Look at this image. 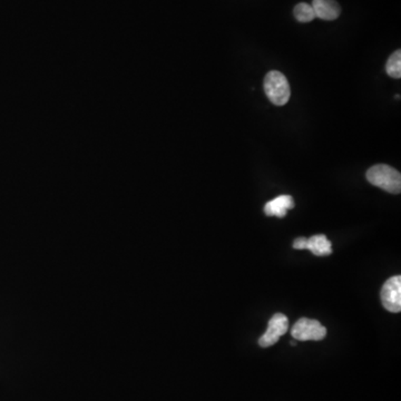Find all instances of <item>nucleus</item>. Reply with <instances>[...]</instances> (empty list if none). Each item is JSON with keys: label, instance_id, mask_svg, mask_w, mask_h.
<instances>
[{"label": "nucleus", "instance_id": "2", "mask_svg": "<svg viewBox=\"0 0 401 401\" xmlns=\"http://www.w3.org/2000/svg\"><path fill=\"white\" fill-rule=\"evenodd\" d=\"M265 91L267 98L276 106H284L291 96L289 82L278 70H271L265 78Z\"/></svg>", "mask_w": 401, "mask_h": 401}, {"label": "nucleus", "instance_id": "10", "mask_svg": "<svg viewBox=\"0 0 401 401\" xmlns=\"http://www.w3.org/2000/svg\"><path fill=\"white\" fill-rule=\"evenodd\" d=\"M386 72L393 78L401 77V51H396L388 59Z\"/></svg>", "mask_w": 401, "mask_h": 401}, {"label": "nucleus", "instance_id": "1", "mask_svg": "<svg viewBox=\"0 0 401 401\" xmlns=\"http://www.w3.org/2000/svg\"><path fill=\"white\" fill-rule=\"evenodd\" d=\"M367 179L374 186L386 192L399 194L401 191V175L397 170L386 164L372 166L367 172Z\"/></svg>", "mask_w": 401, "mask_h": 401}, {"label": "nucleus", "instance_id": "6", "mask_svg": "<svg viewBox=\"0 0 401 401\" xmlns=\"http://www.w3.org/2000/svg\"><path fill=\"white\" fill-rule=\"evenodd\" d=\"M293 208L294 200L292 196H279L265 204V212L267 217H284L286 212Z\"/></svg>", "mask_w": 401, "mask_h": 401}, {"label": "nucleus", "instance_id": "4", "mask_svg": "<svg viewBox=\"0 0 401 401\" xmlns=\"http://www.w3.org/2000/svg\"><path fill=\"white\" fill-rule=\"evenodd\" d=\"M381 303L386 310L398 313L401 310V278L395 276L388 279L381 290Z\"/></svg>", "mask_w": 401, "mask_h": 401}, {"label": "nucleus", "instance_id": "11", "mask_svg": "<svg viewBox=\"0 0 401 401\" xmlns=\"http://www.w3.org/2000/svg\"><path fill=\"white\" fill-rule=\"evenodd\" d=\"M293 248L295 250H305L307 249V238H299L293 242Z\"/></svg>", "mask_w": 401, "mask_h": 401}, {"label": "nucleus", "instance_id": "7", "mask_svg": "<svg viewBox=\"0 0 401 401\" xmlns=\"http://www.w3.org/2000/svg\"><path fill=\"white\" fill-rule=\"evenodd\" d=\"M312 8L316 17L324 20H334L341 13V8L336 0H313Z\"/></svg>", "mask_w": 401, "mask_h": 401}, {"label": "nucleus", "instance_id": "3", "mask_svg": "<svg viewBox=\"0 0 401 401\" xmlns=\"http://www.w3.org/2000/svg\"><path fill=\"white\" fill-rule=\"evenodd\" d=\"M291 334L298 341H320L326 338V329L319 321L303 318L294 324Z\"/></svg>", "mask_w": 401, "mask_h": 401}, {"label": "nucleus", "instance_id": "5", "mask_svg": "<svg viewBox=\"0 0 401 401\" xmlns=\"http://www.w3.org/2000/svg\"><path fill=\"white\" fill-rule=\"evenodd\" d=\"M288 329H289V320L286 316L282 313H276L269 321L267 331L260 338L259 345L262 348L276 345L281 336H284Z\"/></svg>", "mask_w": 401, "mask_h": 401}, {"label": "nucleus", "instance_id": "9", "mask_svg": "<svg viewBox=\"0 0 401 401\" xmlns=\"http://www.w3.org/2000/svg\"><path fill=\"white\" fill-rule=\"evenodd\" d=\"M293 13L295 19L300 23L312 22L313 19L316 18V13L313 11L312 6L309 4H298L294 7Z\"/></svg>", "mask_w": 401, "mask_h": 401}, {"label": "nucleus", "instance_id": "8", "mask_svg": "<svg viewBox=\"0 0 401 401\" xmlns=\"http://www.w3.org/2000/svg\"><path fill=\"white\" fill-rule=\"evenodd\" d=\"M317 257H326L332 253V244L324 234L307 238V249Z\"/></svg>", "mask_w": 401, "mask_h": 401}]
</instances>
